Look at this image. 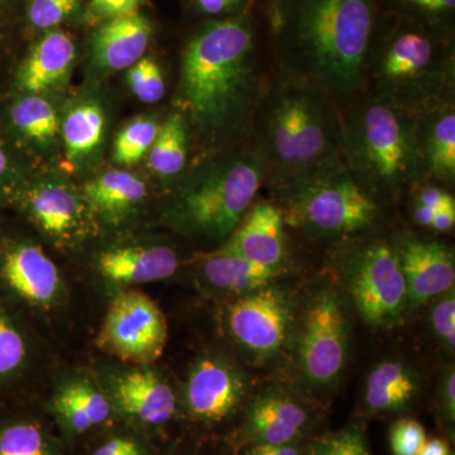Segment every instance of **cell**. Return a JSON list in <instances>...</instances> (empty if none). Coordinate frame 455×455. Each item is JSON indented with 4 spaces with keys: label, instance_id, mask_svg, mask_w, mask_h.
<instances>
[{
    "label": "cell",
    "instance_id": "obj_41",
    "mask_svg": "<svg viewBox=\"0 0 455 455\" xmlns=\"http://www.w3.org/2000/svg\"><path fill=\"white\" fill-rule=\"evenodd\" d=\"M254 0H190L197 13L208 20L238 16L253 9Z\"/></svg>",
    "mask_w": 455,
    "mask_h": 455
},
{
    "label": "cell",
    "instance_id": "obj_36",
    "mask_svg": "<svg viewBox=\"0 0 455 455\" xmlns=\"http://www.w3.org/2000/svg\"><path fill=\"white\" fill-rule=\"evenodd\" d=\"M433 412L443 436L453 444L455 438V367L448 362L440 370L433 398Z\"/></svg>",
    "mask_w": 455,
    "mask_h": 455
},
{
    "label": "cell",
    "instance_id": "obj_3",
    "mask_svg": "<svg viewBox=\"0 0 455 455\" xmlns=\"http://www.w3.org/2000/svg\"><path fill=\"white\" fill-rule=\"evenodd\" d=\"M271 196L343 164V113L323 90L278 71L263 84L250 127Z\"/></svg>",
    "mask_w": 455,
    "mask_h": 455
},
{
    "label": "cell",
    "instance_id": "obj_24",
    "mask_svg": "<svg viewBox=\"0 0 455 455\" xmlns=\"http://www.w3.org/2000/svg\"><path fill=\"white\" fill-rule=\"evenodd\" d=\"M84 199L98 224L116 228L136 217L145 204L147 187L127 171H108L83 188Z\"/></svg>",
    "mask_w": 455,
    "mask_h": 455
},
{
    "label": "cell",
    "instance_id": "obj_39",
    "mask_svg": "<svg viewBox=\"0 0 455 455\" xmlns=\"http://www.w3.org/2000/svg\"><path fill=\"white\" fill-rule=\"evenodd\" d=\"M427 439L423 424L412 416L396 419L388 430L392 455H418Z\"/></svg>",
    "mask_w": 455,
    "mask_h": 455
},
{
    "label": "cell",
    "instance_id": "obj_47",
    "mask_svg": "<svg viewBox=\"0 0 455 455\" xmlns=\"http://www.w3.org/2000/svg\"><path fill=\"white\" fill-rule=\"evenodd\" d=\"M455 226V205L444 206L434 214L430 229L436 233H449Z\"/></svg>",
    "mask_w": 455,
    "mask_h": 455
},
{
    "label": "cell",
    "instance_id": "obj_25",
    "mask_svg": "<svg viewBox=\"0 0 455 455\" xmlns=\"http://www.w3.org/2000/svg\"><path fill=\"white\" fill-rule=\"evenodd\" d=\"M151 36V22L140 13L106 20L92 38V59L103 70H125L145 55Z\"/></svg>",
    "mask_w": 455,
    "mask_h": 455
},
{
    "label": "cell",
    "instance_id": "obj_11",
    "mask_svg": "<svg viewBox=\"0 0 455 455\" xmlns=\"http://www.w3.org/2000/svg\"><path fill=\"white\" fill-rule=\"evenodd\" d=\"M257 382L230 350L208 348L179 385L180 418L204 431L235 433Z\"/></svg>",
    "mask_w": 455,
    "mask_h": 455
},
{
    "label": "cell",
    "instance_id": "obj_31",
    "mask_svg": "<svg viewBox=\"0 0 455 455\" xmlns=\"http://www.w3.org/2000/svg\"><path fill=\"white\" fill-rule=\"evenodd\" d=\"M9 121L18 133L38 145L55 140L59 118L55 109L41 95L23 94L9 108Z\"/></svg>",
    "mask_w": 455,
    "mask_h": 455
},
{
    "label": "cell",
    "instance_id": "obj_21",
    "mask_svg": "<svg viewBox=\"0 0 455 455\" xmlns=\"http://www.w3.org/2000/svg\"><path fill=\"white\" fill-rule=\"evenodd\" d=\"M286 275L251 262L223 245L194 262L197 287L220 304L256 291Z\"/></svg>",
    "mask_w": 455,
    "mask_h": 455
},
{
    "label": "cell",
    "instance_id": "obj_26",
    "mask_svg": "<svg viewBox=\"0 0 455 455\" xmlns=\"http://www.w3.org/2000/svg\"><path fill=\"white\" fill-rule=\"evenodd\" d=\"M73 38L62 31H49L33 46L18 70L17 88L23 94L41 95L65 79L74 64Z\"/></svg>",
    "mask_w": 455,
    "mask_h": 455
},
{
    "label": "cell",
    "instance_id": "obj_8",
    "mask_svg": "<svg viewBox=\"0 0 455 455\" xmlns=\"http://www.w3.org/2000/svg\"><path fill=\"white\" fill-rule=\"evenodd\" d=\"M272 196L286 226L316 241H347L372 233L387 208L359 184L344 163Z\"/></svg>",
    "mask_w": 455,
    "mask_h": 455
},
{
    "label": "cell",
    "instance_id": "obj_38",
    "mask_svg": "<svg viewBox=\"0 0 455 455\" xmlns=\"http://www.w3.org/2000/svg\"><path fill=\"white\" fill-rule=\"evenodd\" d=\"M80 0H27L26 17L37 29H52L77 13Z\"/></svg>",
    "mask_w": 455,
    "mask_h": 455
},
{
    "label": "cell",
    "instance_id": "obj_42",
    "mask_svg": "<svg viewBox=\"0 0 455 455\" xmlns=\"http://www.w3.org/2000/svg\"><path fill=\"white\" fill-rule=\"evenodd\" d=\"M145 0H90L88 13L90 20L106 22L114 18L139 13Z\"/></svg>",
    "mask_w": 455,
    "mask_h": 455
},
{
    "label": "cell",
    "instance_id": "obj_4",
    "mask_svg": "<svg viewBox=\"0 0 455 455\" xmlns=\"http://www.w3.org/2000/svg\"><path fill=\"white\" fill-rule=\"evenodd\" d=\"M364 89L412 118L454 99L455 38L377 8Z\"/></svg>",
    "mask_w": 455,
    "mask_h": 455
},
{
    "label": "cell",
    "instance_id": "obj_49",
    "mask_svg": "<svg viewBox=\"0 0 455 455\" xmlns=\"http://www.w3.org/2000/svg\"><path fill=\"white\" fill-rule=\"evenodd\" d=\"M275 3H276V0H266V12L274 7Z\"/></svg>",
    "mask_w": 455,
    "mask_h": 455
},
{
    "label": "cell",
    "instance_id": "obj_30",
    "mask_svg": "<svg viewBox=\"0 0 455 455\" xmlns=\"http://www.w3.org/2000/svg\"><path fill=\"white\" fill-rule=\"evenodd\" d=\"M106 118L103 110L92 101L77 104L62 124V136L70 163H79L97 151L103 140Z\"/></svg>",
    "mask_w": 455,
    "mask_h": 455
},
{
    "label": "cell",
    "instance_id": "obj_15",
    "mask_svg": "<svg viewBox=\"0 0 455 455\" xmlns=\"http://www.w3.org/2000/svg\"><path fill=\"white\" fill-rule=\"evenodd\" d=\"M0 291L9 301L41 317L55 315L70 298L55 260L28 239H8L0 244Z\"/></svg>",
    "mask_w": 455,
    "mask_h": 455
},
{
    "label": "cell",
    "instance_id": "obj_14",
    "mask_svg": "<svg viewBox=\"0 0 455 455\" xmlns=\"http://www.w3.org/2000/svg\"><path fill=\"white\" fill-rule=\"evenodd\" d=\"M169 338L164 311L139 289L110 298L95 344L114 361L155 364Z\"/></svg>",
    "mask_w": 455,
    "mask_h": 455
},
{
    "label": "cell",
    "instance_id": "obj_50",
    "mask_svg": "<svg viewBox=\"0 0 455 455\" xmlns=\"http://www.w3.org/2000/svg\"><path fill=\"white\" fill-rule=\"evenodd\" d=\"M176 455H199V454H196V453H180V454H176Z\"/></svg>",
    "mask_w": 455,
    "mask_h": 455
},
{
    "label": "cell",
    "instance_id": "obj_35",
    "mask_svg": "<svg viewBox=\"0 0 455 455\" xmlns=\"http://www.w3.org/2000/svg\"><path fill=\"white\" fill-rule=\"evenodd\" d=\"M157 123L152 119H137L123 128L114 143V160L121 164H133L148 154L157 137Z\"/></svg>",
    "mask_w": 455,
    "mask_h": 455
},
{
    "label": "cell",
    "instance_id": "obj_1",
    "mask_svg": "<svg viewBox=\"0 0 455 455\" xmlns=\"http://www.w3.org/2000/svg\"><path fill=\"white\" fill-rule=\"evenodd\" d=\"M259 32L252 9L206 20L182 51L176 107L208 148L250 131L262 90Z\"/></svg>",
    "mask_w": 455,
    "mask_h": 455
},
{
    "label": "cell",
    "instance_id": "obj_7",
    "mask_svg": "<svg viewBox=\"0 0 455 455\" xmlns=\"http://www.w3.org/2000/svg\"><path fill=\"white\" fill-rule=\"evenodd\" d=\"M352 348L349 305L343 291L322 283L302 292L287 377L328 407L346 376Z\"/></svg>",
    "mask_w": 455,
    "mask_h": 455
},
{
    "label": "cell",
    "instance_id": "obj_10",
    "mask_svg": "<svg viewBox=\"0 0 455 455\" xmlns=\"http://www.w3.org/2000/svg\"><path fill=\"white\" fill-rule=\"evenodd\" d=\"M347 241L339 260L347 301L370 328L390 331L403 325L409 314L396 238L372 232Z\"/></svg>",
    "mask_w": 455,
    "mask_h": 455
},
{
    "label": "cell",
    "instance_id": "obj_9",
    "mask_svg": "<svg viewBox=\"0 0 455 455\" xmlns=\"http://www.w3.org/2000/svg\"><path fill=\"white\" fill-rule=\"evenodd\" d=\"M302 291L283 278L221 302L220 325L230 352L247 368L283 371L291 355Z\"/></svg>",
    "mask_w": 455,
    "mask_h": 455
},
{
    "label": "cell",
    "instance_id": "obj_40",
    "mask_svg": "<svg viewBox=\"0 0 455 455\" xmlns=\"http://www.w3.org/2000/svg\"><path fill=\"white\" fill-rule=\"evenodd\" d=\"M406 196H409V203L420 204L435 212L444 206L455 205L454 196L449 188L430 179L418 182Z\"/></svg>",
    "mask_w": 455,
    "mask_h": 455
},
{
    "label": "cell",
    "instance_id": "obj_29",
    "mask_svg": "<svg viewBox=\"0 0 455 455\" xmlns=\"http://www.w3.org/2000/svg\"><path fill=\"white\" fill-rule=\"evenodd\" d=\"M0 455H61L55 436L37 416L0 419Z\"/></svg>",
    "mask_w": 455,
    "mask_h": 455
},
{
    "label": "cell",
    "instance_id": "obj_13",
    "mask_svg": "<svg viewBox=\"0 0 455 455\" xmlns=\"http://www.w3.org/2000/svg\"><path fill=\"white\" fill-rule=\"evenodd\" d=\"M113 414L161 429L180 418L179 385L155 364L103 362L94 370Z\"/></svg>",
    "mask_w": 455,
    "mask_h": 455
},
{
    "label": "cell",
    "instance_id": "obj_17",
    "mask_svg": "<svg viewBox=\"0 0 455 455\" xmlns=\"http://www.w3.org/2000/svg\"><path fill=\"white\" fill-rule=\"evenodd\" d=\"M180 267L178 250L161 241L119 242L101 248L92 260L95 283L109 299L142 284L169 280Z\"/></svg>",
    "mask_w": 455,
    "mask_h": 455
},
{
    "label": "cell",
    "instance_id": "obj_43",
    "mask_svg": "<svg viewBox=\"0 0 455 455\" xmlns=\"http://www.w3.org/2000/svg\"><path fill=\"white\" fill-rule=\"evenodd\" d=\"M27 0H0V59L11 44Z\"/></svg>",
    "mask_w": 455,
    "mask_h": 455
},
{
    "label": "cell",
    "instance_id": "obj_20",
    "mask_svg": "<svg viewBox=\"0 0 455 455\" xmlns=\"http://www.w3.org/2000/svg\"><path fill=\"white\" fill-rule=\"evenodd\" d=\"M287 226L275 202L257 200L223 247L251 262L287 274L291 263Z\"/></svg>",
    "mask_w": 455,
    "mask_h": 455
},
{
    "label": "cell",
    "instance_id": "obj_48",
    "mask_svg": "<svg viewBox=\"0 0 455 455\" xmlns=\"http://www.w3.org/2000/svg\"><path fill=\"white\" fill-rule=\"evenodd\" d=\"M418 455H451V442L445 436L427 439Z\"/></svg>",
    "mask_w": 455,
    "mask_h": 455
},
{
    "label": "cell",
    "instance_id": "obj_27",
    "mask_svg": "<svg viewBox=\"0 0 455 455\" xmlns=\"http://www.w3.org/2000/svg\"><path fill=\"white\" fill-rule=\"evenodd\" d=\"M40 348L20 317L0 302V391L32 374Z\"/></svg>",
    "mask_w": 455,
    "mask_h": 455
},
{
    "label": "cell",
    "instance_id": "obj_37",
    "mask_svg": "<svg viewBox=\"0 0 455 455\" xmlns=\"http://www.w3.org/2000/svg\"><path fill=\"white\" fill-rule=\"evenodd\" d=\"M128 84L133 94L147 104L157 103L166 92L160 66L148 57H142L130 68Z\"/></svg>",
    "mask_w": 455,
    "mask_h": 455
},
{
    "label": "cell",
    "instance_id": "obj_44",
    "mask_svg": "<svg viewBox=\"0 0 455 455\" xmlns=\"http://www.w3.org/2000/svg\"><path fill=\"white\" fill-rule=\"evenodd\" d=\"M90 455H149L148 449L134 436L122 434L104 440Z\"/></svg>",
    "mask_w": 455,
    "mask_h": 455
},
{
    "label": "cell",
    "instance_id": "obj_34",
    "mask_svg": "<svg viewBox=\"0 0 455 455\" xmlns=\"http://www.w3.org/2000/svg\"><path fill=\"white\" fill-rule=\"evenodd\" d=\"M427 331L451 362L455 352V287L427 305Z\"/></svg>",
    "mask_w": 455,
    "mask_h": 455
},
{
    "label": "cell",
    "instance_id": "obj_22",
    "mask_svg": "<svg viewBox=\"0 0 455 455\" xmlns=\"http://www.w3.org/2000/svg\"><path fill=\"white\" fill-rule=\"evenodd\" d=\"M50 410L59 424L74 435L97 429L114 415L94 371L75 370L60 376L51 394Z\"/></svg>",
    "mask_w": 455,
    "mask_h": 455
},
{
    "label": "cell",
    "instance_id": "obj_2",
    "mask_svg": "<svg viewBox=\"0 0 455 455\" xmlns=\"http://www.w3.org/2000/svg\"><path fill=\"white\" fill-rule=\"evenodd\" d=\"M374 0H276L266 12L278 71L350 103L366 84Z\"/></svg>",
    "mask_w": 455,
    "mask_h": 455
},
{
    "label": "cell",
    "instance_id": "obj_23",
    "mask_svg": "<svg viewBox=\"0 0 455 455\" xmlns=\"http://www.w3.org/2000/svg\"><path fill=\"white\" fill-rule=\"evenodd\" d=\"M416 142L427 179L455 182V100L444 101L415 118Z\"/></svg>",
    "mask_w": 455,
    "mask_h": 455
},
{
    "label": "cell",
    "instance_id": "obj_33",
    "mask_svg": "<svg viewBox=\"0 0 455 455\" xmlns=\"http://www.w3.org/2000/svg\"><path fill=\"white\" fill-rule=\"evenodd\" d=\"M307 455H374L368 443L364 423L353 421L343 429L317 434L307 443Z\"/></svg>",
    "mask_w": 455,
    "mask_h": 455
},
{
    "label": "cell",
    "instance_id": "obj_46",
    "mask_svg": "<svg viewBox=\"0 0 455 455\" xmlns=\"http://www.w3.org/2000/svg\"><path fill=\"white\" fill-rule=\"evenodd\" d=\"M307 442L290 443V444H251L235 451V455H307Z\"/></svg>",
    "mask_w": 455,
    "mask_h": 455
},
{
    "label": "cell",
    "instance_id": "obj_12",
    "mask_svg": "<svg viewBox=\"0 0 455 455\" xmlns=\"http://www.w3.org/2000/svg\"><path fill=\"white\" fill-rule=\"evenodd\" d=\"M328 407L316 403L290 377L257 385L243 416L230 436L235 451L251 444L307 442L329 429Z\"/></svg>",
    "mask_w": 455,
    "mask_h": 455
},
{
    "label": "cell",
    "instance_id": "obj_6",
    "mask_svg": "<svg viewBox=\"0 0 455 455\" xmlns=\"http://www.w3.org/2000/svg\"><path fill=\"white\" fill-rule=\"evenodd\" d=\"M263 184L265 166L252 147L226 149L180 182L161 220L180 235L218 248L243 220Z\"/></svg>",
    "mask_w": 455,
    "mask_h": 455
},
{
    "label": "cell",
    "instance_id": "obj_28",
    "mask_svg": "<svg viewBox=\"0 0 455 455\" xmlns=\"http://www.w3.org/2000/svg\"><path fill=\"white\" fill-rule=\"evenodd\" d=\"M191 127L179 110L171 113L148 151L149 169L160 178L178 179L187 169Z\"/></svg>",
    "mask_w": 455,
    "mask_h": 455
},
{
    "label": "cell",
    "instance_id": "obj_5",
    "mask_svg": "<svg viewBox=\"0 0 455 455\" xmlns=\"http://www.w3.org/2000/svg\"><path fill=\"white\" fill-rule=\"evenodd\" d=\"M343 160L359 184L386 206L427 179L415 118L367 89L343 113Z\"/></svg>",
    "mask_w": 455,
    "mask_h": 455
},
{
    "label": "cell",
    "instance_id": "obj_16",
    "mask_svg": "<svg viewBox=\"0 0 455 455\" xmlns=\"http://www.w3.org/2000/svg\"><path fill=\"white\" fill-rule=\"evenodd\" d=\"M12 200L56 247H77L97 233L99 224L82 191L65 182L44 181L18 188Z\"/></svg>",
    "mask_w": 455,
    "mask_h": 455
},
{
    "label": "cell",
    "instance_id": "obj_19",
    "mask_svg": "<svg viewBox=\"0 0 455 455\" xmlns=\"http://www.w3.org/2000/svg\"><path fill=\"white\" fill-rule=\"evenodd\" d=\"M401 271L405 278L407 314L423 309L455 287L453 248L433 236L395 235Z\"/></svg>",
    "mask_w": 455,
    "mask_h": 455
},
{
    "label": "cell",
    "instance_id": "obj_45",
    "mask_svg": "<svg viewBox=\"0 0 455 455\" xmlns=\"http://www.w3.org/2000/svg\"><path fill=\"white\" fill-rule=\"evenodd\" d=\"M16 170L7 146L0 140V203L13 199L17 193Z\"/></svg>",
    "mask_w": 455,
    "mask_h": 455
},
{
    "label": "cell",
    "instance_id": "obj_32",
    "mask_svg": "<svg viewBox=\"0 0 455 455\" xmlns=\"http://www.w3.org/2000/svg\"><path fill=\"white\" fill-rule=\"evenodd\" d=\"M376 8L420 23L431 31L455 38V0H374Z\"/></svg>",
    "mask_w": 455,
    "mask_h": 455
},
{
    "label": "cell",
    "instance_id": "obj_18",
    "mask_svg": "<svg viewBox=\"0 0 455 455\" xmlns=\"http://www.w3.org/2000/svg\"><path fill=\"white\" fill-rule=\"evenodd\" d=\"M427 377L414 361L386 357L364 377L357 406V421L396 420L411 416L421 405Z\"/></svg>",
    "mask_w": 455,
    "mask_h": 455
}]
</instances>
